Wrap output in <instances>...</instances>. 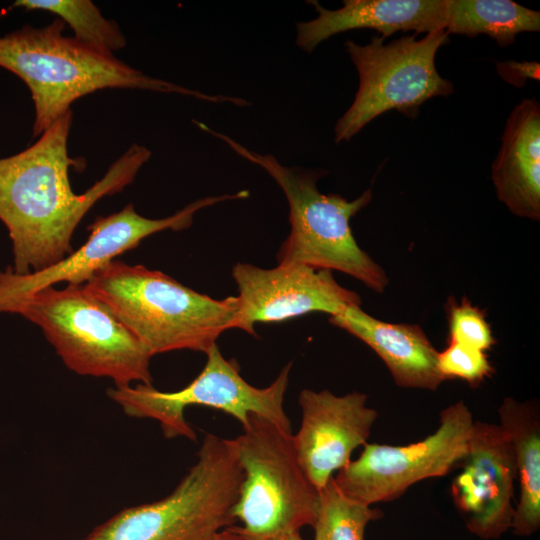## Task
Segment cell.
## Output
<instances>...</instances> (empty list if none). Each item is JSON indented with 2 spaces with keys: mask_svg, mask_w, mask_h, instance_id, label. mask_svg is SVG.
<instances>
[{
  "mask_svg": "<svg viewBox=\"0 0 540 540\" xmlns=\"http://www.w3.org/2000/svg\"><path fill=\"white\" fill-rule=\"evenodd\" d=\"M205 354L207 361L203 370L178 391L163 392L152 385L137 384L109 388L107 395L126 415L156 420L168 439L185 437L195 441L196 434L184 416L185 409L191 405L224 411L238 420L243 428L248 424L250 415L255 414L292 431L283 407L291 363L269 386L257 388L243 379L238 363L234 359H226L217 344Z\"/></svg>",
  "mask_w": 540,
  "mask_h": 540,
  "instance_id": "cell-9",
  "label": "cell"
},
{
  "mask_svg": "<svg viewBox=\"0 0 540 540\" xmlns=\"http://www.w3.org/2000/svg\"><path fill=\"white\" fill-rule=\"evenodd\" d=\"M12 7L26 11L41 10L53 13L73 30V38L101 53L113 52L126 46L119 25L106 19L89 0H17Z\"/></svg>",
  "mask_w": 540,
  "mask_h": 540,
  "instance_id": "cell-20",
  "label": "cell"
},
{
  "mask_svg": "<svg viewBox=\"0 0 540 540\" xmlns=\"http://www.w3.org/2000/svg\"><path fill=\"white\" fill-rule=\"evenodd\" d=\"M381 517V510L345 495L332 477L319 491L314 540H364L366 526Z\"/></svg>",
  "mask_w": 540,
  "mask_h": 540,
  "instance_id": "cell-21",
  "label": "cell"
},
{
  "mask_svg": "<svg viewBox=\"0 0 540 540\" xmlns=\"http://www.w3.org/2000/svg\"><path fill=\"white\" fill-rule=\"evenodd\" d=\"M329 322L368 345L402 388L435 391L446 380L437 366L438 351L416 324L389 323L350 306Z\"/></svg>",
  "mask_w": 540,
  "mask_h": 540,
  "instance_id": "cell-16",
  "label": "cell"
},
{
  "mask_svg": "<svg viewBox=\"0 0 540 540\" xmlns=\"http://www.w3.org/2000/svg\"><path fill=\"white\" fill-rule=\"evenodd\" d=\"M197 125L240 157L263 168L282 189L289 205L291 230L278 251L279 264L337 270L373 291L385 290V270L359 247L350 226L351 218L371 201L370 188L352 201L337 194H323L317 181L327 171L284 166L272 154L254 152L204 123Z\"/></svg>",
  "mask_w": 540,
  "mask_h": 540,
  "instance_id": "cell-4",
  "label": "cell"
},
{
  "mask_svg": "<svg viewBox=\"0 0 540 540\" xmlns=\"http://www.w3.org/2000/svg\"><path fill=\"white\" fill-rule=\"evenodd\" d=\"M85 287L155 354L206 353L226 330L236 329L237 296L218 300L142 265L112 260Z\"/></svg>",
  "mask_w": 540,
  "mask_h": 540,
  "instance_id": "cell-3",
  "label": "cell"
},
{
  "mask_svg": "<svg viewBox=\"0 0 540 540\" xmlns=\"http://www.w3.org/2000/svg\"><path fill=\"white\" fill-rule=\"evenodd\" d=\"M449 340L485 352L495 343L484 313L469 300L449 303Z\"/></svg>",
  "mask_w": 540,
  "mask_h": 540,
  "instance_id": "cell-22",
  "label": "cell"
},
{
  "mask_svg": "<svg viewBox=\"0 0 540 540\" xmlns=\"http://www.w3.org/2000/svg\"><path fill=\"white\" fill-rule=\"evenodd\" d=\"M437 366L446 380L459 378L470 385L479 384L493 373L485 352L450 341L443 351H438Z\"/></svg>",
  "mask_w": 540,
  "mask_h": 540,
  "instance_id": "cell-23",
  "label": "cell"
},
{
  "mask_svg": "<svg viewBox=\"0 0 540 540\" xmlns=\"http://www.w3.org/2000/svg\"><path fill=\"white\" fill-rule=\"evenodd\" d=\"M298 401L301 423L293 442L300 465L320 491L350 462L353 451L367 443L378 413L367 405V395L357 391L338 396L303 389Z\"/></svg>",
  "mask_w": 540,
  "mask_h": 540,
  "instance_id": "cell-14",
  "label": "cell"
},
{
  "mask_svg": "<svg viewBox=\"0 0 540 540\" xmlns=\"http://www.w3.org/2000/svg\"><path fill=\"white\" fill-rule=\"evenodd\" d=\"M65 25L58 18L46 26L25 25L0 36V67L19 77L32 97L33 137L40 136L71 111L76 100L107 88L173 93L212 103H238L236 97L205 94L148 76L114 55L64 36Z\"/></svg>",
  "mask_w": 540,
  "mask_h": 540,
  "instance_id": "cell-2",
  "label": "cell"
},
{
  "mask_svg": "<svg viewBox=\"0 0 540 540\" xmlns=\"http://www.w3.org/2000/svg\"><path fill=\"white\" fill-rule=\"evenodd\" d=\"M242 482L233 516L250 540H267L313 526L319 490L297 457L292 431L250 415L234 439Z\"/></svg>",
  "mask_w": 540,
  "mask_h": 540,
  "instance_id": "cell-7",
  "label": "cell"
},
{
  "mask_svg": "<svg viewBox=\"0 0 540 540\" xmlns=\"http://www.w3.org/2000/svg\"><path fill=\"white\" fill-rule=\"evenodd\" d=\"M499 425L507 434L515 458L518 501L511 529L531 536L540 528V414L532 401L506 397L498 409Z\"/></svg>",
  "mask_w": 540,
  "mask_h": 540,
  "instance_id": "cell-18",
  "label": "cell"
},
{
  "mask_svg": "<svg viewBox=\"0 0 540 540\" xmlns=\"http://www.w3.org/2000/svg\"><path fill=\"white\" fill-rule=\"evenodd\" d=\"M446 29L416 34L384 43L380 35L365 45L352 40L345 48L359 77L358 89L347 111L334 128L336 143L349 141L381 114L397 110L415 117L419 107L433 97L454 92L453 83L437 71L435 58L449 42Z\"/></svg>",
  "mask_w": 540,
  "mask_h": 540,
  "instance_id": "cell-8",
  "label": "cell"
},
{
  "mask_svg": "<svg viewBox=\"0 0 540 540\" xmlns=\"http://www.w3.org/2000/svg\"><path fill=\"white\" fill-rule=\"evenodd\" d=\"M242 477L234 439L208 433L195 464L169 495L123 509L83 540H210L236 521Z\"/></svg>",
  "mask_w": 540,
  "mask_h": 540,
  "instance_id": "cell-6",
  "label": "cell"
},
{
  "mask_svg": "<svg viewBox=\"0 0 540 540\" xmlns=\"http://www.w3.org/2000/svg\"><path fill=\"white\" fill-rule=\"evenodd\" d=\"M69 111L23 151L0 158V220L12 242V271L44 270L73 252L72 235L86 213L105 196L131 184L151 151L133 144L84 193L77 194L69 170L85 168L68 153Z\"/></svg>",
  "mask_w": 540,
  "mask_h": 540,
  "instance_id": "cell-1",
  "label": "cell"
},
{
  "mask_svg": "<svg viewBox=\"0 0 540 540\" xmlns=\"http://www.w3.org/2000/svg\"><path fill=\"white\" fill-rule=\"evenodd\" d=\"M249 196L247 190L235 194L198 199L175 214L162 219L139 215L132 203L109 216H99L88 226L87 241L60 262L38 272L19 275L10 267L0 270V302L23 296L61 282L85 284L95 272L118 255L137 247L146 237L164 230L187 229L195 213L205 207Z\"/></svg>",
  "mask_w": 540,
  "mask_h": 540,
  "instance_id": "cell-11",
  "label": "cell"
},
{
  "mask_svg": "<svg viewBox=\"0 0 540 540\" xmlns=\"http://www.w3.org/2000/svg\"><path fill=\"white\" fill-rule=\"evenodd\" d=\"M210 540H250L235 526L226 527L215 533Z\"/></svg>",
  "mask_w": 540,
  "mask_h": 540,
  "instance_id": "cell-25",
  "label": "cell"
},
{
  "mask_svg": "<svg viewBox=\"0 0 540 540\" xmlns=\"http://www.w3.org/2000/svg\"><path fill=\"white\" fill-rule=\"evenodd\" d=\"M463 400L439 415V426L424 439L408 445L366 443L360 456L333 479L348 497L371 506L401 497L412 485L442 477L464 458L474 426Z\"/></svg>",
  "mask_w": 540,
  "mask_h": 540,
  "instance_id": "cell-10",
  "label": "cell"
},
{
  "mask_svg": "<svg viewBox=\"0 0 540 540\" xmlns=\"http://www.w3.org/2000/svg\"><path fill=\"white\" fill-rule=\"evenodd\" d=\"M498 199L511 213L540 220V105L524 99L511 111L492 164Z\"/></svg>",
  "mask_w": 540,
  "mask_h": 540,
  "instance_id": "cell-17",
  "label": "cell"
},
{
  "mask_svg": "<svg viewBox=\"0 0 540 540\" xmlns=\"http://www.w3.org/2000/svg\"><path fill=\"white\" fill-rule=\"evenodd\" d=\"M449 34H484L501 46L515 42L522 32L540 30V12L511 0H447Z\"/></svg>",
  "mask_w": 540,
  "mask_h": 540,
  "instance_id": "cell-19",
  "label": "cell"
},
{
  "mask_svg": "<svg viewBox=\"0 0 540 540\" xmlns=\"http://www.w3.org/2000/svg\"><path fill=\"white\" fill-rule=\"evenodd\" d=\"M267 540H303V539L299 535V532H295V533L276 536Z\"/></svg>",
  "mask_w": 540,
  "mask_h": 540,
  "instance_id": "cell-26",
  "label": "cell"
},
{
  "mask_svg": "<svg viewBox=\"0 0 540 540\" xmlns=\"http://www.w3.org/2000/svg\"><path fill=\"white\" fill-rule=\"evenodd\" d=\"M496 70L503 80L518 88L523 87L528 79H540V64L536 61H497Z\"/></svg>",
  "mask_w": 540,
  "mask_h": 540,
  "instance_id": "cell-24",
  "label": "cell"
},
{
  "mask_svg": "<svg viewBox=\"0 0 540 540\" xmlns=\"http://www.w3.org/2000/svg\"><path fill=\"white\" fill-rule=\"evenodd\" d=\"M0 313L39 326L64 364L115 386L152 385L151 354L84 284L42 288L0 302Z\"/></svg>",
  "mask_w": 540,
  "mask_h": 540,
  "instance_id": "cell-5",
  "label": "cell"
},
{
  "mask_svg": "<svg viewBox=\"0 0 540 540\" xmlns=\"http://www.w3.org/2000/svg\"><path fill=\"white\" fill-rule=\"evenodd\" d=\"M457 468L452 496L467 529L484 540L499 538L511 529L517 477L510 440L499 424L474 422Z\"/></svg>",
  "mask_w": 540,
  "mask_h": 540,
  "instance_id": "cell-13",
  "label": "cell"
},
{
  "mask_svg": "<svg viewBox=\"0 0 540 540\" xmlns=\"http://www.w3.org/2000/svg\"><path fill=\"white\" fill-rule=\"evenodd\" d=\"M232 276L239 292L236 329L254 336L257 322H280L316 311L334 316L361 305L360 296L341 286L328 269L300 263L271 269L237 263Z\"/></svg>",
  "mask_w": 540,
  "mask_h": 540,
  "instance_id": "cell-12",
  "label": "cell"
},
{
  "mask_svg": "<svg viewBox=\"0 0 540 540\" xmlns=\"http://www.w3.org/2000/svg\"><path fill=\"white\" fill-rule=\"evenodd\" d=\"M318 16L298 22L296 44L311 53L323 41L345 31L373 29L384 39L398 31L430 33L445 29L447 0H344L336 10L309 1Z\"/></svg>",
  "mask_w": 540,
  "mask_h": 540,
  "instance_id": "cell-15",
  "label": "cell"
}]
</instances>
